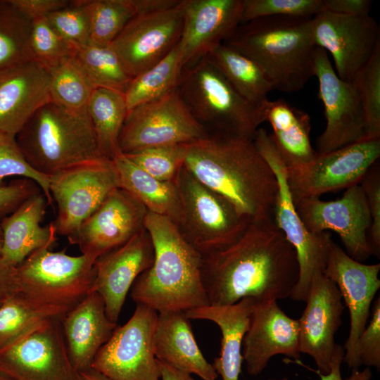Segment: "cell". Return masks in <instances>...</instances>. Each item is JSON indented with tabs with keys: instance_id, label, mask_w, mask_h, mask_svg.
<instances>
[{
	"instance_id": "52",
	"label": "cell",
	"mask_w": 380,
	"mask_h": 380,
	"mask_svg": "<svg viewBox=\"0 0 380 380\" xmlns=\"http://www.w3.org/2000/svg\"><path fill=\"white\" fill-rule=\"evenodd\" d=\"M20 292L16 267L6 262L0 256V305Z\"/></svg>"
},
{
	"instance_id": "16",
	"label": "cell",
	"mask_w": 380,
	"mask_h": 380,
	"mask_svg": "<svg viewBox=\"0 0 380 380\" xmlns=\"http://www.w3.org/2000/svg\"><path fill=\"white\" fill-rule=\"evenodd\" d=\"M294 205L303 224L311 233L335 232L346 253L357 261L364 262L372 255L368 240L371 216L367 199L360 184L346 189L343 196L337 200L305 198Z\"/></svg>"
},
{
	"instance_id": "15",
	"label": "cell",
	"mask_w": 380,
	"mask_h": 380,
	"mask_svg": "<svg viewBox=\"0 0 380 380\" xmlns=\"http://www.w3.org/2000/svg\"><path fill=\"white\" fill-rule=\"evenodd\" d=\"M61 317L45 322L0 349V371L15 380H80L68 353Z\"/></svg>"
},
{
	"instance_id": "34",
	"label": "cell",
	"mask_w": 380,
	"mask_h": 380,
	"mask_svg": "<svg viewBox=\"0 0 380 380\" xmlns=\"http://www.w3.org/2000/svg\"><path fill=\"white\" fill-rule=\"evenodd\" d=\"M69 310L40 303L18 293L0 305V349L45 322L61 317Z\"/></svg>"
},
{
	"instance_id": "21",
	"label": "cell",
	"mask_w": 380,
	"mask_h": 380,
	"mask_svg": "<svg viewBox=\"0 0 380 380\" xmlns=\"http://www.w3.org/2000/svg\"><path fill=\"white\" fill-rule=\"evenodd\" d=\"M178 51L183 68L223 44L241 24L243 0H182Z\"/></svg>"
},
{
	"instance_id": "57",
	"label": "cell",
	"mask_w": 380,
	"mask_h": 380,
	"mask_svg": "<svg viewBox=\"0 0 380 380\" xmlns=\"http://www.w3.org/2000/svg\"><path fill=\"white\" fill-rule=\"evenodd\" d=\"M268 380H288V379L286 378V377H284V378H282L281 379H269Z\"/></svg>"
},
{
	"instance_id": "23",
	"label": "cell",
	"mask_w": 380,
	"mask_h": 380,
	"mask_svg": "<svg viewBox=\"0 0 380 380\" xmlns=\"http://www.w3.org/2000/svg\"><path fill=\"white\" fill-rule=\"evenodd\" d=\"M153 260V243L145 228L125 244L96 260L90 293L96 292L101 296L110 321L117 323L129 291Z\"/></svg>"
},
{
	"instance_id": "19",
	"label": "cell",
	"mask_w": 380,
	"mask_h": 380,
	"mask_svg": "<svg viewBox=\"0 0 380 380\" xmlns=\"http://www.w3.org/2000/svg\"><path fill=\"white\" fill-rule=\"evenodd\" d=\"M379 271V263L366 265L357 261L331 241L323 273L336 283L349 311L350 329L343 347V362L352 369L360 367L357 342L367 324L372 300L380 288Z\"/></svg>"
},
{
	"instance_id": "33",
	"label": "cell",
	"mask_w": 380,
	"mask_h": 380,
	"mask_svg": "<svg viewBox=\"0 0 380 380\" xmlns=\"http://www.w3.org/2000/svg\"><path fill=\"white\" fill-rule=\"evenodd\" d=\"M127 113L123 93L106 88L93 89L87 115L102 157L112 160L122 153L119 137Z\"/></svg>"
},
{
	"instance_id": "7",
	"label": "cell",
	"mask_w": 380,
	"mask_h": 380,
	"mask_svg": "<svg viewBox=\"0 0 380 380\" xmlns=\"http://www.w3.org/2000/svg\"><path fill=\"white\" fill-rule=\"evenodd\" d=\"M181 214L176 226L201 255L238 240L251 222L224 197L198 181L184 165L176 179Z\"/></svg>"
},
{
	"instance_id": "45",
	"label": "cell",
	"mask_w": 380,
	"mask_h": 380,
	"mask_svg": "<svg viewBox=\"0 0 380 380\" xmlns=\"http://www.w3.org/2000/svg\"><path fill=\"white\" fill-rule=\"evenodd\" d=\"M54 30L71 47L89 43V25L87 15L77 0L53 11L46 17Z\"/></svg>"
},
{
	"instance_id": "38",
	"label": "cell",
	"mask_w": 380,
	"mask_h": 380,
	"mask_svg": "<svg viewBox=\"0 0 380 380\" xmlns=\"http://www.w3.org/2000/svg\"><path fill=\"white\" fill-rule=\"evenodd\" d=\"M49 72L51 102L68 111L87 115L93 88L74 58L70 57Z\"/></svg>"
},
{
	"instance_id": "3",
	"label": "cell",
	"mask_w": 380,
	"mask_h": 380,
	"mask_svg": "<svg viewBox=\"0 0 380 380\" xmlns=\"http://www.w3.org/2000/svg\"><path fill=\"white\" fill-rule=\"evenodd\" d=\"M144 227L153 243L154 260L134 282L132 300L157 312L209 305L201 281V253L167 217L148 212Z\"/></svg>"
},
{
	"instance_id": "22",
	"label": "cell",
	"mask_w": 380,
	"mask_h": 380,
	"mask_svg": "<svg viewBox=\"0 0 380 380\" xmlns=\"http://www.w3.org/2000/svg\"><path fill=\"white\" fill-rule=\"evenodd\" d=\"M148 210L118 187L81 225L75 243L94 261L127 243L143 229Z\"/></svg>"
},
{
	"instance_id": "32",
	"label": "cell",
	"mask_w": 380,
	"mask_h": 380,
	"mask_svg": "<svg viewBox=\"0 0 380 380\" xmlns=\"http://www.w3.org/2000/svg\"><path fill=\"white\" fill-rule=\"evenodd\" d=\"M205 58L251 104L262 107L272 86L259 66L235 49L222 44Z\"/></svg>"
},
{
	"instance_id": "4",
	"label": "cell",
	"mask_w": 380,
	"mask_h": 380,
	"mask_svg": "<svg viewBox=\"0 0 380 380\" xmlns=\"http://www.w3.org/2000/svg\"><path fill=\"white\" fill-rule=\"evenodd\" d=\"M223 44L255 62L273 90L298 91L315 76L312 18L255 19L241 23Z\"/></svg>"
},
{
	"instance_id": "39",
	"label": "cell",
	"mask_w": 380,
	"mask_h": 380,
	"mask_svg": "<svg viewBox=\"0 0 380 380\" xmlns=\"http://www.w3.org/2000/svg\"><path fill=\"white\" fill-rule=\"evenodd\" d=\"M31 23L11 0H0V70L30 61Z\"/></svg>"
},
{
	"instance_id": "41",
	"label": "cell",
	"mask_w": 380,
	"mask_h": 380,
	"mask_svg": "<svg viewBox=\"0 0 380 380\" xmlns=\"http://www.w3.org/2000/svg\"><path fill=\"white\" fill-rule=\"evenodd\" d=\"M186 144L151 146L124 154L151 176L173 182L184 165Z\"/></svg>"
},
{
	"instance_id": "56",
	"label": "cell",
	"mask_w": 380,
	"mask_h": 380,
	"mask_svg": "<svg viewBox=\"0 0 380 380\" xmlns=\"http://www.w3.org/2000/svg\"><path fill=\"white\" fill-rule=\"evenodd\" d=\"M3 246V233L0 225V256L1 253V249Z\"/></svg>"
},
{
	"instance_id": "42",
	"label": "cell",
	"mask_w": 380,
	"mask_h": 380,
	"mask_svg": "<svg viewBox=\"0 0 380 380\" xmlns=\"http://www.w3.org/2000/svg\"><path fill=\"white\" fill-rule=\"evenodd\" d=\"M359 92L365 120L366 139L380 137V45L352 81Z\"/></svg>"
},
{
	"instance_id": "27",
	"label": "cell",
	"mask_w": 380,
	"mask_h": 380,
	"mask_svg": "<svg viewBox=\"0 0 380 380\" xmlns=\"http://www.w3.org/2000/svg\"><path fill=\"white\" fill-rule=\"evenodd\" d=\"M189 320L183 311L158 312L154 334L156 357L203 380H215L218 374L200 350Z\"/></svg>"
},
{
	"instance_id": "47",
	"label": "cell",
	"mask_w": 380,
	"mask_h": 380,
	"mask_svg": "<svg viewBox=\"0 0 380 380\" xmlns=\"http://www.w3.org/2000/svg\"><path fill=\"white\" fill-rule=\"evenodd\" d=\"M372 317L357 342L356 355L359 366L380 369V298L371 309Z\"/></svg>"
},
{
	"instance_id": "8",
	"label": "cell",
	"mask_w": 380,
	"mask_h": 380,
	"mask_svg": "<svg viewBox=\"0 0 380 380\" xmlns=\"http://www.w3.org/2000/svg\"><path fill=\"white\" fill-rule=\"evenodd\" d=\"M253 141L277 178L278 191L274 208V222L293 247L297 256L299 274L290 298L305 302L312 277L318 272H324L325 269L332 240L331 234L327 232L311 233L303 224L288 186L286 165L271 134L265 129L258 128Z\"/></svg>"
},
{
	"instance_id": "6",
	"label": "cell",
	"mask_w": 380,
	"mask_h": 380,
	"mask_svg": "<svg viewBox=\"0 0 380 380\" xmlns=\"http://www.w3.org/2000/svg\"><path fill=\"white\" fill-rule=\"evenodd\" d=\"M177 90L191 114L209 133L253 139L264 122L262 107L240 96L205 57L183 69Z\"/></svg>"
},
{
	"instance_id": "35",
	"label": "cell",
	"mask_w": 380,
	"mask_h": 380,
	"mask_svg": "<svg viewBox=\"0 0 380 380\" xmlns=\"http://www.w3.org/2000/svg\"><path fill=\"white\" fill-rule=\"evenodd\" d=\"M183 69L177 45L160 61L131 79L124 93L128 111L177 89Z\"/></svg>"
},
{
	"instance_id": "54",
	"label": "cell",
	"mask_w": 380,
	"mask_h": 380,
	"mask_svg": "<svg viewBox=\"0 0 380 380\" xmlns=\"http://www.w3.org/2000/svg\"><path fill=\"white\" fill-rule=\"evenodd\" d=\"M80 380H110L101 373L89 369L79 372Z\"/></svg>"
},
{
	"instance_id": "26",
	"label": "cell",
	"mask_w": 380,
	"mask_h": 380,
	"mask_svg": "<svg viewBox=\"0 0 380 380\" xmlns=\"http://www.w3.org/2000/svg\"><path fill=\"white\" fill-rule=\"evenodd\" d=\"M61 324L70 362L78 372L91 369L96 355L118 327L107 316L96 292L89 293L64 314Z\"/></svg>"
},
{
	"instance_id": "28",
	"label": "cell",
	"mask_w": 380,
	"mask_h": 380,
	"mask_svg": "<svg viewBox=\"0 0 380 380\" xmlns=\"http://www.w3.org/2000/svg\"><path fill=\"white\" fill-rule=\"evenodd\" d=\"M47 205V198L41 192L2 219L1 257L6 262L17 267L34 251L50 248L55 243L57 234L53 223L44 227L40 224Z\"/></svg>"
},
{
	"instance_id": "2",
	"label": "cell",
	"mask_w": 380,
	"mask_h": 380,
	"mask_svg": "<svg viewBox=\"0 0 380 380\" xmlns=\"http://www.w3.org/2000/svg\"><path fill=\"white\" fill-rule=\"evenodd\" d=\"M184 166L251 221L273 219L277 178L253 139L208 132L186 144Z\"/></svg>"
},
{
	"instance_id": "11",
	"label": "cell",
	"mask_w": 380,
	"mask_h": 380,
	"mask_svg": "<svg viewBox=\"0 0 380 380\" xmlns=\"http://www.w3.org/2000/svg\"><path fill=\"white\" fill-rule=\"evenodd\" d=\"M379 157L380 137L364 139L330 152L317 153L306 163L286 166L293 203L360 184Z\"/></svg>"
},
{
	"instance_id": "53",
	"label": "cell",
	"mask_w": 380,
	"mask_h": 380,
	"mask_svg": "<svg viewBox=\"0 0 380 380\" xmlns=\"http://www.w3.org/2000/svg\"><path fill=\"white\" fill-rule=\"evenodd\" d=\"M161 380H196L190 374L179 370L158 359Z\"/></svg>"
},
{
	"instance_id": "37",
	"label": "cell",
	"mask_w": 380,
	"mask_h": 380,
	"mask_svg": "<svg viewBox=\"0 0 380 380\" xmlns=\"http://www.w3.org/2000/svg\"><path fill=\"white\" fill-rule=\"evenodd\" d=\"M86 12L89 43L110 44L136 15L141 13L140 0H77Z\"/></svg>"
},
{
	"instance_id": "29",
	"label": "cell",
	"mask_w": 380,
	"mask_h": 380,
	"mask_svg": "<svg viewBox=\"0 0 380 380\" xmlns=\"http://www.w3.org/2000/svg\"><path fill=\"white\" fill-rule=\"evenodd\" d=\"M256 302L253 298L246 297L232 305H208L184 312L189 319L209 320L220 328V356L215 358L212 365L222 380H239L243 362L242 342Z\"/></svg>"
},
{
	"instance_id": "30",
	"label": "cell",
	"mask_w": 380,
	"mask_h": 380,
	"mask_svg": "<svg viewBox=\"0 0 380 380\" xmlns=\"http://www.w3.org/2000/svg\"><path fill=\"white\" fill-rule=\"evenodd\" d=\"M264 122L272 128V140L285 165L292 166L312 160L317 152L310 141L309 115L284 99H269L262 106Z\"/></svg>"
},
{
	"instance_id": "49",
	"label": "cell",
	"mask_w": 380,
	"mask_h": 380,
	"mask_svg": "<svg viewBox=\"0 0 380 380\" xmlns=\"http://www.w3.org/2000/svg\"><path fill=\"white\" fill-rule=\"evenodd\" d=\"M15 7L30 20L46 17L70 3L66 0H11Z\"/></svg>"
},
{
	"instance_id": "43",
	"label": "cell",
	"mask_w": 380,
	"mask_h": 380,
	"mask_svg": "<svg viewBox=\"0 0 380 380\" xmlns=\"http://www.w3.org/2000/svg\"><path fill=\"white\" fill-rule=\"evenodd\" d=\"M324 11V0H243L241 23L271 16L312 18Z\"/></svg>"
},
{
	"instance_id": "50",
	"label": "cell",
	"mask_w": 380,
	"mask_h": 380,
	"mask_svg": "<svg viewBox=\"0 0 380 380\" xmlns=\"http://www.w3.org/2000/svg\"><path fill=\"white\" fill-rule=\"evenodd\" d=\"M345 350L342 346L336 344L332 355L330 371L327 374H322L318 371L320 380H343L341 374V365L343 362ZM372 373L369 367H365L360 371L358 369H353L351 374L346 380H370Z\"/></svg>"
},
{
	"instance_id": "12",
	"label": "cell",
	"mask_w": 380,
	"mask_h": 380,
	"mask_svg": "<svg viewBox=\"0 0 380 380\" xmlns=\"http://www.w3.org/2000/svg\"><path fill=\"white\" fill-rule=\"evenodd\" d=\"M157 317L156 310L137 304L130 319L100 348L91 368L110 380H161L154 350Z\"/></svg>"
},
{
	"instance_id": "13",
	"label": "cell",
	"mask_w": 380,
	"mask_h": 380,
	"mask_svg": "<svg viewBox=\"0 0 380 380\" xmlns=\"http://www.w3.org/2000/svg\"><path fill=\"white\" fill-rule=\"evenodd\" d=\"M208 134L176 89L128 111L120 133L119 147L122 153H129L151 146L186 144Z\"/></svg>"
},
{
	"instance_id": "1",
	"label": "cell",
	"mask_w": 380,
	"mask_h": 380,
	"mask_svg": "<svg viewBox=\"0 0 380 380\" xmlns=\"http://www.w3.org/2000/svg\"><path fill=\"white\" fill-rule=\"evenodd\" d=\"M202 284L210 305L290 298L299 267L293 247L273 219L251 221L242 236L202 255Z\"/></svg>"
},
{
	"instance_id": "44",
	"label": "cell",
	"mask_w": 380,
	"mask_h": 380,
	"mask_svg": "<svg viewBox=\"0 0 380 380\" xmlns=\"http://www.w3.org/2000/svg\"><path fill=\"white\" fill-rule=\"evenodd\" d=\"M12 176L34 180L40 186L48 203H53L49 191L50 177L37 172L27 163L15 136L0 131V185L6 178Z\"/></svg>"
},
{
	"instance_id": "55",
	"label": "cell",
	"mask_w": 380,
	"mask_h": 380,
	"mask_svg": "<svg viewBox=\"0 0 380 380\" xmlns=\"http://www.w3.org/2000/svg\"><path fill=\"white\" fill-rule=\"evenodd\" d=\"M0 380H15L5 373L0 371Z\"/></svg>"
},
{
	"instance_id": "25",
	"label": "cell",
	"mask_w": 380,
	"mask_h": 380,
	"mask_svg": "<svg viewBox=\"0 0 380 380\" xmlns=\"http://www.w3.org/2000/svg\"><path fill=\"white\" fill-rule=\"evenodd\" d=\"M50 73L32 61L0 70V131L16 136L28 120L51 102Z\"/></svg>"
},
{
	"instance_id": "40",
	"label": "cell",
	"mask_w": 380,
	"mask_h": 380,
	"mask_svg": "<svg viewBox=\"0 0 380 380\" xmlns=\"http://www.w3.org/2000/svg\"><path fill=\"white\" fill-rule=\"evenodd\" d=\"M28 51L30 61L48 72L72 56V47L54 30L46 17L32 20Z\"/></svg>"
},
{
	"instance_id": "51",
	"label": "cell",
	"mask_w": 380,
	"mask_h": 380,
	"mask_svg": "<svg viewBox=\"0 0 380 380\" xmlns=\"http://www.w3.org/2000/svg\"><path fill=\"white\" fill-rule=\"evenodd\" d=\"M372 5L371 0H324V11L344 15H367Z\"/></svg>"
},
{
	"instance_id": "18",
	"label": "cell",
	"mask_w": 380,
	"mask_h": 380,
	"mask_svg": "<svg viewBox=\"0 0 380 380\" xmlns=\"http://www.w3.org/2000/svg\"><path fill=\"white\" fill-rule=\"evenodd\" d=\"M182 3L136 15L110 44L132 78L160 61L178 44L183 25Z\"/></svg>"
},
{
	"instance_id": "17",
	"label": "cell",
	"mask_w": 380,
	"mask_h": 380,
	"mask_svg": "<svg viewBox=\"0 0 380 380\" xmlns=\"http://www.w3.org/2000/svg\"><path fill=\"white\" fill-rule=\"evenodd\" d=\"M316 47L329 53L339 78L352 82L380 45V27L369 15L350 16L323 11L312 18Z\"/></svg>"
},
{
	"instance_id": "46",
	"label": "cell",
	"mask_w": 380,
	"mask_h": 380,
	"mask_svg": "<svg viewBox=\"0 0 380 380\" xmlns=\"http://www.w3.org/2000/svg\"><path fill=\"white\" fill-rule=\"evenodd\" d=\"M367 199L371 216L368 240L372 255L380 256V165L376 161L368 170L360 182Z\"/></svg>"
},
{
	"instance_id": "24",
	"label": "cell",
	"mask_w": 380,
	"mask_h": 380,
	"mask_svg": "<svg viewBox=\"0 0 380 380\" xmlns=\"http://www.w3.org/2000/svg\"><path fill=\"white\" fill-rule=\"evenodd\" d=\"M242 355L247 373L260 374L274 355L299 360V324L277 301L256 302L243 342Z\"/></svg>"
},
{
	"instance_id": "5",
	"label": "cell",
	"mask_w": 380,
	"mask_h": 380,
	"mask_svg": "<svg viewBox=\"0 0 380 380\" xmlns=\"http://www.w3.org/2000/svg\"><path fill=\"white\" fill-rule=\"evenodd\" d=\"M15 138L27 163L48 177L103 158L88 115L68 111L53 102L40 108Z\"/></svg>"
},
{
	"instance_id": "9",
	"label": "cell",
	"mask_w": 380,
	"mask_h": 380,
	"mask_svg": "<svg viewBox=\"0 0 380 380\" xmlns=\"http://www.w3.org/2000/svg\"><path fill=\"white\" fill-rule=\"evenodd\" d=\"M95 261L43 248L17 268L20 293L42 304L72 309L91 291Z\"/></svg>"
},
{
	"instance_id": "48",
	"label": "cell",
	"mask_w": 380,
	"mask_h": 380,
	"mask_svg": "<svg viewBox=\"0 0 380 380\" xmlns=\"http://www.w3.org/2000/svg\"><path fill=\"white\" fill-rule=\"evenodd\" d=\"M42 192L34 180L19 177L7 185H0V217H5L33 196Z\"/></svg>"
},
{
	"instance_id": "36",
	"label": "cell",
	"mask_w": 380,
	"mask_h": 380,
	"mask_svg": "<svg viewBox=\"0 0 380 380\" xmlns=\"http://www.w3.org/2000/svg\"><path fill=\"white\" fill-rule=\"evenodd\" d=\"M72 56L93 89L106 88L125 93L132 77L111 44L89 43L72 46Z\"/></svg>"
},
{
	"instance_id": "14",
	"label": "cell",
	"mask_w": 380,
	"mask_h": 380,
	"mask_svg": "<svg viewBox=\"0 0 380 380\" xmlns=\"http://www.w3.org/2000/svg\"><path fill=\"white\" fill-rule=\"evenodd\" d=\"M314 64L326 120L325 128L317 140V152H330L366 139L362 104L354 82L338 77L322 48L315 50Z\"/></svg>"
},
{
	"instance_id": "31",
	"label": "cell",
	"mask_w": 380,
	"mask_h": 380,
	"mask_svg": "<svg viewBox=\"0 0 380 380\" xmlns=\"http://www.w3.org/2000/svg\"><path fill=\"white\" fill-rule=\"evenodd\" d=\"M112 161L119 187L133 196L148 212L167 217L177 224L181 201L176 181L164 182L151 176L122 153Z\"/></svg>"
},
{
	"instance_id": "20",
	"label": "cell",
	"mask_w": 380,
	"mask_h": 380,
	"mask_svg": "<svg viewBox=\"0 0 380 380\" xmlns=\"http://www.w3.org/2000/svg\"><path fill=\"white\" fill-rule=\"evenodd\" d=\"M336 283L323 272L312 278L306 306L299 324V351L310 355L322 374L330 371L336 345L334 336L340 327L344 310Z\"/></svg>"
},
{
	"instance_id": "10",
	"label": "cell",
	"mask_w": 380,
	"mask_h": 380,
	"mask_svg": "<svg viewBox=\"0 0 380 380\" xmlns=\"http://www.w3.org/2000/svg\"><path fill=\"white\" fill-rule=\"evenodd\" d=\"M119 187L113 161L104 158L82 163L50 177L49 191L58 208L52 223L56 234L75 244L82 223Z\"/></svg>"
}]
</instances>
